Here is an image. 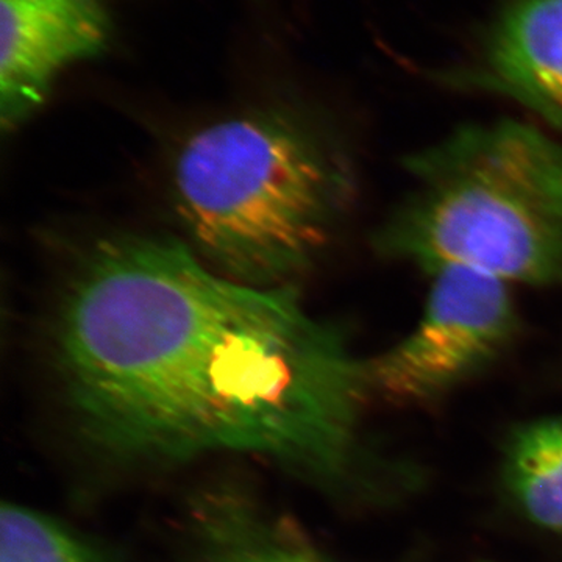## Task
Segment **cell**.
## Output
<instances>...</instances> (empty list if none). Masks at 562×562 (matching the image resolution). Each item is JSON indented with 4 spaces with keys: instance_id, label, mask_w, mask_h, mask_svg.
<instances>
[{
    "instance_id": "52a82bcc",
    "label": "cell",
    "mask_w": 562,
    "mask_h": 562,
    "mask_svg": "<svg viewBox=\"0 0 562 562\" xmlns=\"http://www.w3.org/2000/svg\"><path fill=\"white\" fill-rule=\"evenodd\" d=\"M505 482L530 522L562 532V417L536 420L514 432Z\"/></svg>"
},
{
    "instance_id": "5b68a950",
    "label": "cell",
    "mask_w": 562,
    "mask_h": 562,
    "mask_svg": "<svg viewBox=\"0 0 562 562\" xmlns=\"http://www.w3.org/2000/svg\"><path fill=\"white\" fill-rule=\"evenodd\" d=\"M110 0H0V116L14 131L58 77L109 47Z\"/></svg>"
},
{
    "instance_id": "3957f363",
    "label": "cell",
    "mask_w": 562,
    "mask_h": 562,
    "mask_svg": "<svg viewBox=\"0 0 562 562\" xmlns=\"http://www.w3.org/2000/svg\"><path fill=\"white\" fill-rule=\"evenodd\" d=\"M350 173L330 139L292 111H251L184 144L177 210L195 254L255 286H286L321 257L350 201Z\"/></svg>"
},
{
    "instance_id": "8992f818",
    "label": "cell",
    "mask_w": 562,
    "mask_h": 562,
    "mask_svg": "<svg viewBox=\"0 0 562 562\" xmlns=\"http://www.w3.org/2000/svg\"><path fill=\"white\" fill-rule=\"evenodd\" d=\"M562 132V0H517L492 27L468 76Z\"/></svg>"
},
{
    "instance_id": "ba28073f",
    "label": "cell",
    "mask_w": 562,
    "mask_h": 562,
    "mask_svg": "<svg viewBox=\"0 0 562 562\" xmlns=\"http://www.w3.org/2000/svg\"><path fill=\"white\" fill-rule=\"evenodd\" d=\"M0 562H111L94 543L46 514L5 503Z\"/></svg>"
},
{
    "instance_id": "7a4b0ae2",
    "label": "cell",
    "mask_w": 562,
    "mask_h": 562,
    "mask_svg": "<svg viewBox=\"0 0 562 562\" xmlns=\"http://www.w3.org/2000/svg\"><path fill=\"white\" fill-rule=\"evenodd\" d=\"M408 190L373 235L386 260L514 286L562 283V143L516 120L475 122L403 161Z\"/></svg>"
},
{
    "instance_id": "6da1fadb",
    "label": "cell",
    "mask_w": 562,
    "mask_h": 562,
    "mask_svg": "<svg viewBox=\"0 0 562 562\" xmlns=\"http://www.w3.org/2000/svg\"><path fill=\"white\" fill-rule=\"evenodd\" d=\"M55 353L81 430L127 460L251 453L335 482L372 398L368 360L294 284L243 283L166 236L92 247Z\"/></svg>"
},
{
    "instance_id": "9c48e42d",
    "label": "cell",
    "mask_w": 562,
    "mask_h": 562,
    "mask_svg": "<svg viewBox=\"0 0 562 562\" xmlns=\"http://www.w3.org/2000/svg\"><path fill=\"white\" fill-rule=\"evenodd\" d=\"M222 562H324L319 558L303 550L286 549V547H260L233 554Z\"/></svg>"
},
{
    "instance_id": "277c9868",
    "label": "cell",
    "mask_w": 562,
    "mask_h": 562,
    "mask_svg": "<svg viewBox=\"0 0 562 562\" xmlns=\"http://www.w3.org/2000/svg\"><path fill=\"white\" fill-rule=\"evenodd\" d=\"M512 288L468 269L431 273L413 330L368 360L372 397L424 405L501 357L520 330Z\"/></svg>"
}]
</instances>
